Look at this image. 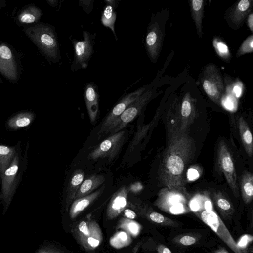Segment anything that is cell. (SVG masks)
Masks as SVG:
<instances>
[{
	"label": "cell",
	"mask_w": 253,
	"mask_h": 253,
	"mask_svg": "<svg viewBox=\"0 0 253 253\" xmlns=\"http://www.w3.org/2000/svg\"><path fill=\"white\" fill-rule=\"evenodd\" d=\"M167 133V143L159 168V180L169 190L186 191V170L194 156V140L187 132L176 130Z\"/></svg>",
	"instance_id": "6da1fadb"
},
{
	"label": "cell",
	"mask_w": 253,
	"mask_h": 253,
	"mask_svg": "<svg viewBox=\"0 0 253 253\" xmlns=\"http://www.w3.org/2000/svg\"><path fill=\"white\" fill-rule=\"evenodd\" d=\"M26 35L49 61L60 58L58 39L54 27L45 23H37L24 29Z\"/></svg>",
	"instance_id": "7a4b0ae2"
},
{
	"label": "cell",
	"mask_w": 253,
	"mask_h": 253,
	"mask_svg": "<svg viewBox=\"0 0 253 253\" xmlns=\"http://www.w3.org/2000/svg\"><path fill=\"white\" fill-rule=\"evenodd\" d=\"M154 204L161 211L172 214L187 213L191 210L186 191L166 187L159 191Z\"/></svg>",
	"instance_id": "3957f363"
},
{
	"label": "cell",
	"mask_w": 253,
	"mask_h": 253,
	"mask_svg": "<svg viewBox=\"0 0 253 253\" xmlns=\"http://www.w3.org/2000/svg\"><path fill=\"white\" fill-rule=\"evenodd\" d=\"M195 211V214L235 253H245L239 247L226 226L214 210L200 208Z\"/></svg>",
	"instance_id": "277c9868"
},
{
	"label": "cell",
	"mask_w": 253,
	"mask_h": 253,
	"mask_svg": "<svg viewBox=\"0 0 253 253\" xmlns=\"http://www.w3.org/2000/svg\"><path fill=\"white\" fill-rule=\"evenodd\" d=\"M84 39L72 40L74 46V57L71 65L72 71L86 69L94 53V46L96 34H92L87 31H83Z\"/></svg>",
	"instance_id": "5b68a950"
},
{
	"label": "cell",
	"mask_w": 253,
	"mask_h": 253,
	"mask_svg": "<svg viewBox=\"0 0 253 253\" xmlns=\"http://www.w3.org/2000/svg\"><path fill=\"white\" fill-rule=\"evenodd\" d=\"M73 233L79 243L88 251L98 247L103 240L101 228L94 220L81 221L74 228Z\"/></svg>",
	"instance_id": "8992f818"
},
{
	"label": "cell",
	"mask_w": 253,
	"mask_h": 253,
	"mask_svg": "<svg viewBox=\"0 0 253 253\" xmlns=\"http://www.w3.org/2000/svg\"><path fill=\"white\" fill-rule=\"evenodd\" d=\"M201 82L203 88L209 98L219 104L224 86L222 75L214 64H209L205 67Z\"/></svg>",
	"instance_id": "52a82bcc"
},
{
	"label": "cell",
	"mask_w": 253,
	"mask_h": 253,
	"mask_svg": "<svg viewBox=\"0 0 253 253\" xmlns=\"http://www.w3.org/2000/svg\"><path fill=\"white\" fill-rule=\"evenodd\" d=\"M153 94V90L147 87L145 91L113 123L108 132L109 135L122 130L129 123L139 115L152 99Z\"/></svg>",
	"instance_id": "ba28073f"
},
{
	"label": "cell",
	"mask_w": 253,
	"mask_h": 253,
	"mask_svg": "<svg viewBox=\"0 0 253 253\" xmlns=\"http://www.w3.org/2000/svg\"><path fill=\"white\" fill-rule=\"evenodd\" d=\"M126 134L125 130H121L109 135L93 148L87 155V159L93 160L105 158L109 160L114 159L125 142Z\"/></svg>",
	"instance_id": "9c48e42d"
},
{
	"label": "cell",
	"mask_w": 253,
	"mask_h": 253,
	"mask_svg": "<svg viewBox=\"0 0 253 253\" xmlns=\"http://www.w3.org/2000/svg\"><path fill=\"white\" fill-rule=\"evenodd\" d=\"M146 88V86L139 88L136 90L124 95L119 100L103 121L97 134L99 138L108 134V130L113 123L145 91Z\"/></svg>",
	"instance_id": "30bf717a"
},
{
	"label": "cell",
	"mask_w": 253,
	"mask_h": 253,
	"mask_svg": "<svg viewBox=\"0 0 253 253\" xmlns=\"http://www.w3.org/2000/svg\"><path fill=\"white\" fill-rule=\"evenodd\" d=\"M218 162L219 168L236 197L239 196V188L234 161L226 144L223 140L219 143Z\"/></svg>",
	"instance_id": "8fae6325"
},
{
	"label": "cell",
	"mask_w": 253,
	"mask_h": 253,
	"mask_svg": "<svg viewBox=\"0 0 253 253\" xmlns=\"http://www.w3.org/2000/svg\"><path fill=\"white\" fill-rule=\"evenodd\" d=\"M0 73L11 82H16L18 79L16 55L12 48L4 43H0Z\"/></svg>",
	"instance_id": "7c38bea8"
},
{
	"label": "cell",
	"mask_w": 253,
	"mask_h": 253,
	"mask_svg": "<svg viewBox=\"0 0 253 253\" xmlns=\"http://www.w3.org/2000/svg\"><path fill=\"white\" fill-rule=\"evenodd\" d=\"M163 35L158 22L152 20L147 28L145 40V49L148 56L155 63L159 56L162 44Z\"/></svg>",
	"instance_id": "4fadbf2b"
},
{
	"label": "cell",
	"mask_w": 253,
	"mask_h": 253,
	"mask_svg": "<svg viewBox=\"0 0 253 253\" xmlns=\"http://www.w3.org/2000/svg\"><path fill=\"white\" fill-rule=\"evenodd\" d=\"M19 167V158L15 155L9 167L2 173L1 198L4 204L3 214H5L11 202L13 190V185Z\"/></svg>",
	"instance_id": "5bb4252c"
},
{
	"label": "cell",
	"mask_w": 253,
	"mask_h": 253,
	"mask_svg": "<svg viewBox=\"0 0 253 253\" xmlns=\"http://www.w3.org/2000/svg\"><path fill=\"white\" fill-rule=\"evenodd\" d=\"M196 111L194 101L189 92H187L182 99L179 113V131L186 132L193 122Z\"/></svg>",
	"instance_id": "9a60e30c"
},
{
	"label": "cell",
	"mask_w": 253,
	"mask_h": 253,
	"mask_svg": "<svg viewBox=\"0 0 253 253\" xmlns=\"http://www.w3.org/2000/svg\"><path fill=\"white\" fill-rule=\"evenodd\" d=\"M128 190L126 186L120 187L112 196L108 205L106 215L112 219L120 214L127 206Z\"/></svg>",
	"instance_id": "2e32d148"
},
{
	"label": "cell",
	"mask_w": 253,
	"mask_h": 253,
	"mask_svg": "<svg viewBox=\"0 0 253 253\" xmlns=\"http://www.w3.org/2000/svg\"><path fill=\"white\" fill-rule=\"evenodd\" d=\"M84 97L90 122L93 123L99 113V94L97 85L93 82L86 84Z\"/></svg>",
	"instance_id": "e0dca14e"
},
{
	"label": "cell",
	"mask_w": 253,
	"mask_h": 253,
	"mask_svg": "<svg viewBox=\"0 0 253 253\" xmlns=\"http://www.w3.org/2000/svg\"><path fill=\"white\" fill-rule=\"evenodd\" d=\"M104 186L84 197L74 200L69 210V215L72 219L76 218L91 203L95 201L103 192Z\"/></svg>",
	"instance_id": "ac0fdd59"
},
{
	"label": "cell",
	"mask_w": 253,
	"mask_h": 253,
	"mask_svg": "<svg viewBox=\"0 0 253 253\" xmlns=\"http://www.w3.org/2000/svg\"><path fill=\"white\" fill-rule=\"evenodd\" d=\"M253 2L252 0H241L235 4L228 16L230 23L237 28L241 26L252 10Z\"/></svg>",
	"instance_id": "d6986e66"
},
{
	"label": "cell",
	"mask_w": 253,
	"mask_h": 253,
	"mask_svg": "<svg viewBox=\"0 0 253 253\" xmlns=\"http://www.w3.org/2000/svg\"><path fill=\"white\" fill-rule=\"evenodd\" d=\"M105 181V177L101 174H93L87 177L80 185L74 200L86 196L100 187Z\"/></svg>",
	"instance_id": "ffe728a7"
},
{
	"label": "cell",
	"mask_w": 253,
	"mask_h": 253,
	"mask_svg": "<svg viewBox=\"0 0 253 253\" xmlns=\"http://www.w3.org/2000/svg\"><path fill=\"white\" fill-rule=\"evenodd\" d=\"M84 172L81 169H78L74 171L69 180L66 190L65 202L67 210L74 201L75 195L84 181Z\"/></svg>",
	"instance_id": "44dd1931"
},
{
	"label": "cell",
	"mask_w": 253,
	"mask_h": 253,
	"mask_svg": "<svg viewBox=\"0 0 253 253\" xmlns=\"http://www.w3.org/2000/svg\"><path fill=\"white\" fill-rule=\"evenodd\" d=\"M106 5L104 7L101 21L102 24L108 28H109L113 32L116 40H118L115 31L114 25L117 18L116 9L118 6V0H105Z\"/></svg>",
	"instance_id": "7402d4cb"
},
{
	"label": "cell",
	"mask_w": 253,
	"mask_h": 253,
	"mask_svg": "<svg viewBox=\"0 0 253 253\" xmlns=\"http://www.w3.org/2000/svg\"><path fill=\"white\" fill-rule=\"evenodd\" d=\"M42 14V11L39 8L34 5H29L20 11L17 19L20 24L33 25L38 22Z\"/></svg>",
	"instance_id": "603a6c76"
},
{
	"label": "cell",
	"mask_w": 253,
	"mask_h": 253,
	"mask_svg": "<svg viewBox=\"0 0 253 253\" xmlns=\"http://www.w3.org/2000/svg\"><path fill=\"white\" fill-rule=\"evenodd\" d=\"M238 128L242 143L247 155L251 157L253 152V137L250 129L243 117L238 120Z\"/></svg>",
	"instance_id": "cb8c5ba5"
},
{
	"label": "cell",
	"mask_w": 253,
	"mask_h": 253,
	"mask_svg": "<svg viewBox=\"0 0 253 253\" xmlns=\"http://www.w3.org/2000/svg\"><path fill=\"white\" fill-rule=\"evenodd\" d=\"M205 2L204 0H189L191 15L195 24L199 38L203 36L202 21L204 16Z\"/></svg>",
	"instance_id": "d4e9b609"
},
{
	"label": "cell",
	"mask_w": 253,
	"mask_h": 253,
	"mask_svg": "<svg viewBox=\"0 0 253 253\" xmlns=\"http://www.w3.org/2000/svg\"><path fill=\"white\" fill-rule=\"evenodd\" d=\"M240 190L243 201L246 204H249L253 198V176L250 172H245L242 176Z\"/></svg>",
	"instance_id": "484cf974"
},
{
	"label": "cell",
	"mask_w": 253,
	"mask_h": 253,
	"mask_svg": "<svg viewBox=\"0 0 253 253\" xmlns=\"http://www.w3.org/2000/svg\"><path fill=\"white\" fill-rule=\"evenodd\" d=\"M141 212L150 221L154 223L164 226H177V223L174 221L157 212L152 209L139 208Z\"/></svg>",
	"instance_id": "4316f807"
},
{
	"label": "cell",
	"mask_w": 253,
	"mask_h": 253,
	"mask_svg": "<svg viewBox=\"0 0 253 253\" xmlns=\"http://www.w3.org/2000/svg\"><path fill=\"white\" fill-rule=\"evenodd\" d=\"M34 117V114L32 112H21L11 118L8 122V125L14 129L25 127L30 125Z\"/></svg>",
	"instance_id": "83f0119b"
},
{
	"label": "cell",
	"mask_w": 253,
	"mask_h": 253,
	"mask_svg": "<svg viewBox=\"0 0 253 253\" xmlns=\"http://www.w3.org/2000/svg\"><path fill=\"white\" fill-rule=\"evenodd\" d=\"M15 154L14 148L0 145V173H3L9 167Z\"/></svg>",
	"instance_id": "f1b7e54d"
},
{
	"label": "cell",
	"mask_w": 253,
	"mask_h": 253,
	"mask_svg": "<svg viewBox=\"0 0 253 253\" xmlns=\"http://www.w3.org/2000/svg\"><path fill=\"white\" fill-rule=\"evenodd\" d=\"M117 229L125 230L129 235L135 237L139 234L141 226L135 221L125 217L119 221Z\"/></svg>",
	"instance_id": "f546056e"
},
{
	"label": "cell",
	"mask_w": 253,
	"mask_h": 253,
	"mask_svg": "<svg viewBox=\"0 0 253 253\" xmlns=\"http://www.w3.org/2000/svg\"><path fill=\"white\" fill-rule=\"evenodd\" d=\"M212 44L217 55L224 61L229 62L231 56L227 44L221 39L216 37L213 39Z\"/></svg>",
	"instance_id": "4dcf8cb0"
},
{
	"label": "cell",
	"mask_w": 253,
	"mask_h": 253,
	"mask_svg": "<svg viewBox=\"0 0 253 253\" xmlns=\"http://www.w3.org/2000/svg\"><path fill=\"white\" fill-rule=\"evenodd\" d=\"M215 204L220 211L226 214H229L233 212V207L231 203L220 193L215 195Z\"/></svg>",
	"instance_id": "1f68e13d"
},
{
	"label": "cell",
	"mask_w": 253,
	"mask_h": 253,
	"mask_svg": "<svg viewBox=\"0 0 253 253\" xmlns=\"http://www.w3.org/2000/svg\"><path fill=\"white\" fill-rule=\"evenodd\" d=\"M123 231L117 233L110 240L111 245L116 248L126 246L131 242L128 234Z\"/></svg>",
	"instance_id": "d6a6232c"
},
{
	"label": "cell",
	"mask_w": 253,
	"mask_h": 253,
	"mask_svg": "<svg viewBox=\"0 0 253 253\" xmlns=\"http://www.w3.org/2000/svg\"><path fill=\"white\" fill-rule=\"evenodd\" d=\"M253 51V36H248L242 42L239 48L236 56L239 57L245 54L252 53Z\"/></svg>",
	"instance_id": "836d02e7"
},
{
	"label": "cell",
	"mask_w": 253,
	"mask_h": 253,
	"mask_svg": "<svg viewBox=\"0 0 253 253\" xmlns=\"http://www.w3.org/2000/svg\"><path fill=\"white\" fill-rule=\"evenodd\" d=\"M94 0H80L79 1L80 6L82 7L86 13H90L93 10Z\"/></svg>",
	"instance_id": "e575fe53"
},
{
	"label": "cell",
	"mask_w": 253,
	"mask_h": 253,
	"mask_svg": "<svg viewBox=\"0 0 253 253\" xmlns=\"http://www.w3.org/2000/svg\"><path fill=\"white\" fill-rule=\"evenodd\" d=\"M34 253H66L63 251L51 246H42Z\"/></svg>",
	"instance_id": "d590c367"
},
{
	"label": "cell",
	"mask_w": 253,
	"mask_h": 253,
	"mask_svg": "<svg viewBox=\"0 0 253 253\" xmlns=\"http://www.w3.org/2000/svg\"><path fill=\"white\" fill-rule=\"evenodd\" d=\"M178 242L183 245L190 246L195 244L197 242V240L193 236L184 235L182 236L179 239Z\"/></svg>",
	"instance_id": "8d00e7d4"
},
{
	"label": "cell",
	"mask_w": 253,
	"mask_h": 253,
	"mask_svg": "<svg viewBox=\"0 0 253 253\" xmlns=\"http://www.w3.org/2000/svg\"><path fill=\"white\" fill-rule=\"evenodd\" d=\"M123 212V215L125 218L133 220L136 217L135 212L131 209H126Z\"/></svg>",
	"instance_id": "74e56055"
},
{
	"label": "cell",
	"mask_w": 253,
	"mask_h": 253,
	"mask_svg": "<svg viewBox=\"0 0 253 253\" xmlns=\"http://www.w3.org/2000/svg\"><path fill=\"white\" fill-rule=\"evenodd\" d=\"M158 253H172L171 250L163 244L159 245L157 248Z\"/></svg>",
	"instance_id": "f35d334b"
},
{
	"label": "cell",
	"mask_w": 253,
	"mask_h": 253,
	"mask_svg": "<svg viewBox=\"0 0 253 253\" xmlns=\"http://www.w3.org/2000/svg\"><path fill=\"white\" fill-rule=\"evenodd\" d=\"M247 25L252 32H253V14L251 13L248 16Z\"/></svg>",
	"instance_id": "ab89813d"
},
{
	"label": "cell",
	"mask_w": 253,
	"mask_h": 253,
	"mask_svg": "<svg viewBox=\"0 0 253 253\" xmlns=\"http://www.w3.org/2000/svg\"><path fill=\"white\" fill-rule=\"evenodd\" d=\"M233 92L237 97L240 96L242 93V88L241 86L239 85H235L233 88Z\"/></svg>",
	"instance_id": "60d3db41"
},
{
	"label": "cell",
	"mask_w": 253,
	"mask_h": 253,
	"mask_svg": "<svg viewBox=\"0 0 253 253\" xmlns=\"http://www.w3.org/2000/svg\"><path fill=\"white\" fill-rule=\"evenodd\" d=\"M45 1L52 7H57L59 2V0H46Z\"/></svg>",
	"instance_id": "b9f144b4"
},
{
	"label": "cell",
	"mask_w": 253,
	"mask_h": 253,
	"mask_svg": "<svg viewBox=\"0 0 253 253\" xmlns=\"http://www.w3.org/2000/svg\"><path fill=\"white\" fill-rule=\"evenodd\" d=\"M225 105L228 108L232 107L233 104L232 100L230 98L227 97L224 100Z\"/></svg>",
	"instance_id": "7bdbcfd3"
},
{
	"label": "cell",
	"mask_w": 253,
	"mask_h": 253,
	"mask_svg": "<svg viewBox=\"0 0 253 253\" xmlns=\"http://www.w3.org/2000/svg\"><path fill=\"white\" fill-rule=\"evenodd\" d=\"M214 253H229L225 249L221 248L219 249L216 250Z\"/></svg>",
	"instance_id": "ee69618b"
},
{
	"label": "cell",
	"mask_w": 253,
	"mask_h": 253,
	"mask_svg": "<svg viewBox=\"0 0 253 253\" xmlns=\"http://www.w3.org/2000/svg\"><path fill=\"white\" fill-rule=\"evenodd\" d=\"M6 4V0H0V10Z\"/></svg>",
	"instance_id": "f6af8a7d"
},
{
	"label": "cell",
	"mask_w": 253,
	"mask_h": 253,
	"mask_svg": "<svg viewBox=\"0 0 253 253\" xmlns=\"http://www.w3.org/2000/svg\"><path fill=\"white\" fill-rule=\"evenodd\" d=\"M139 246H140V244L139 243V244H138L135 246V249H134V251H133V253H137V252L138 249V248H139Z\"/></svg>",
	"instance_id": "bcb514c9"
},
{
	"label": "cell",
	"mask_w": 253,
	"mask_h": 253,
	"mask_svg": "<svg viewBox=\"0 0 253 253\" xmlns=\"http://www.w3.org/2000/svg\"><path fill=\"white\" fill-rule=\"evenodd\" d=\"M3 83V82L1 78L0 77V84H2Z\"/></svg>",
	"instance_id": "7dc6e473"
}]
</instances>
